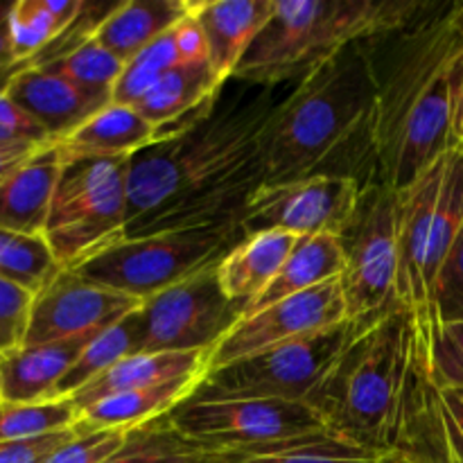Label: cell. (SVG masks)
<instances>
[{"instance_id":"1","label":"cell","mask_w":463,"mask_h":463,"mask_svg":"<svg viewBox=\"0 0 463 463\" xmlns=\"http://www.w3.org/2000/svg\"><path fill=\"white\" fill-rule=\"evenodd\" d=\"M461 9L432 0L414 23L366 41L378 81L380 167L396 193L461 145Z\"/></svg>"},{"instance_id":"2","label":"cell","mask_w":463,"mask_h":463,"mask_svg":"<svg viewBox=\"0 0 463 463\" xmlns=\"http://www.w3.org/2000/svg\"><path fill=\"white\" fill-rule=\"evenodd\" d=\"M265 184L335 176L362 190L384 184L378 81L366 41L351 43L294 84L260 136Z\"/></svg>"},{"instance_id":"3","label":"cell","mask_w":463,"mask_h":463,"mask_svg":"<svg viewBox=\"0 0 463 463\" xmlns=\"http://www.w3.org/2000/svg\"><path fill=\"white\" fill-rule=\"evenodd\" d=\"M297 81H251L231 77L220 86L213 107L202 120L170 138L154 140L129 156V224L167 199L226 175L256 156L267 122L292 93Z\"/></svg>"},{"instance_id":"4","label":"cell","mask_w":463,"mask_h":463,"mask_svg":"<svg viewBox=\"0 0 463 463\" xmlns=\"http://www.w3.org/2000/svg\"><path fill=\"white\" fill-rule=\"evenodd\" d=\"M411 319V312L393 307L362 321L307 398L328 434L375 457L387 452Z\"/></svg>"},{"instance_id":"5","label":"cell","mask_w":463,"mask_h":463,"mask_svg":"<svg viewBox=\"0 0 463 463\" xmlns=\"http://www.w3.org/2000/svg\"><path fill=\"white\" fill-rule=\"evenodd\" d=\"M432 0H276L233 77L292 81L351 43L414 23Z\"/></svg>"},{"instance_id":"6","label":"cell","mask_w":463,"mask_h":463,"mask_svg":"<svg viewBox=\"0 0 463 463\" xmlns=\"http://www.w3.org/2000/svg\"><path fill=\"white\" fill-rule=\"evenodd\" d=\"M240 240L238 226L134 235L99 249L71 269L102 288L147 301L197 271L220 265Z\"/></svg>"},{"instance_id":"7","label":"cell","mask_w":463,"mask_h":463,"mask_svg":"<svg viewBox=\"0 0 463 463\" xmlns=\"http://www.w3.org/2000/svg\"><path fill=\"white\" fill-rule=\"evenodd\" d=\"M129 158H63L43 238L61 267L80 265L127 235Z\"/></svg>"},{"instance_id":"8","label":"cell","mask_w":463,"mask_h":463,"mask_svg":"<svg viewBox=\"0 0 463 463\" xmlns=\"http://www.w3.org/2000/svg\"><path fill=\"white\" fill-rule=\"evenodd\" d=\"M357 328L360 324L355 321H344L310 337L294 339L258 355L206 371L193 396L307 402Z\"/></svg>"},{"instance_id":"9","label":"cell","mask_w":463,"mask_h":463,"mask_svg":"<svg viewBox=\"0 0 463 463\" xmlns=\"http://www.w3.org/2000/svg\"><path fill=\"white\" fill-rule=\"evenodd\" d=\"M398 224L401 194L392 185L375 184L362 190L351 222L337 235L346 256L339 280L348 321L362 324L396 307Z\"/></svg>"},{"instance_id":"10","label":"cell","mask_w":463,"mask_h":463,"mask_svg":"<svg viewBox=\"0 0 463 463\" xmlns=\"http://www.w3.org/2000/svg\"><path fill=\"white\" fill-rule=\"evenodd\" d=\"M170 423L213 450H253L328 432L307 402L267 398L190 396L172 411Z\"/></svg>"},{"instance_id":"11","label":"cell","mask_w":463,"mask_h":463,"mask_svg":"<svg viewBox=\"0 0 463 463\" xmlns=\"http://www.w3.org/2000/svg\"><path fill=\"white\" fill-rule=\"evenodd\" d=\"M387 452L411 463H463V441L430 366L428 328L411 319ZM384 452V455H387Z\"/></svg>"},{"instance_id":"12","label":"cell","mask_w":463,"mask_h":463,"mask_svg":"<svg viewBox=\"0 0 463 463\" xmlns=\"http://www.w3.org/2000/svg\"><path fill=\"white\" fill-rule=\"evenodd\" d=\"M242 310L222 289L217 265L197 271L140 303L143 353H213Z\"/></svg>"},{"instance_id":"13","label":"cell","mask_w":463,"mask_h":463,"mask_svg":"<svg viewBox=\"0 0 463 463\" xmlns=\"http://www.w3.org/2000/svg\"><path fill=\"white\" fill-rule=\"evenodd\" d=\"M362 188L353 179H307L262 184L244 208L242 238L283 231L292 235H339L351 222Z\"/></svg>"},{"instance_id":"14","label":"cell","mask_w":463,"mask_h":463,"mask_svg":"<svg viewBox=\"0 0 463 463\" xmlns=\"http://www.w3.org/2000/svg\"><path fill=\"white\" fill-rule=\"evenodd\" d=\"M348 321L342 280H330L315 289L274 303L260 312L242 317L224 339L213 348L208 371L231 362L258 355L267 348L310 337Z\"/></svg>"},{"instance_id":"15","label":"cell","mask_w":463,"mask_h":463,"mask_svg":"<svg viewBox=\"0 0 463 463\" xmlns=\"http://www.w3.org/2000/svg\"><path fill=\"white\" fill-rule=\"evenodd\" d=\"M140 303L127 294L86 280L63 267L41 292L34 294L25 346L63 342L98 335L138 310Z\"/></svg>"},{"instance_id":"16","label":"cell","mask_w":463,"mask_h":463,"mask_svg":"<svg viewBox=\"0 0 463 463\" xmlns=\"http://www.w3.org/2000/svg\"><path fill=\"white\" fill-rule=\"evenodd\" d=\"M265 184L260 152L226 175L215 176L197 188L167 199L165 203L127 226L125 238L165 231L211 229V226H238L244 208L260 185Z\"/></svg>"},{"instance_id":"17","label":"cell","mask_w":463,"mask_h":463,"mask_svg":"<svg viewBox=\"0 0 463 463\" xmlns=\"http://www.w3.org/2000/svg\"><path fill=\"white\" fill-rule=\"evenodd\" d=\"M7 95L48 134L50 140L57 143L66 140L90 116L107 107V102L84 93L52 68L32 63L9 81Z\"/></svg>"},{"instance_id":"18","label":"cell","mask_w":463,"mask_h":463,"mask_svg":"<svg viewBox=\"0 0 463 463\" xmlns=\"http://www.w3.org/2000/svg\"><path fill=\"white\" fill-rule=\"evenodd\" d=\"M276 0H190V12L208 39V61L224 84L274 14Z\"/></svg>"},{"instance_id":"19","label":"cell","mask_w":463,"mask_h":463,"mask_svg":"<svg viewBox=\"0 0 463 463\" xmlns=\"http://www.w3.org/2000/svg\"><path fill=\"white\" fill-rule=\"evenodd\" d=\"M61 167V147L57 140H50L9 172L0 184V226L25 235H43Z\"/></svg>"},{"instance_id":"20","label":"cell","mask_w":463,"mask_h":463,"mask_svg":"<svg viewBox=\"0 0 463 463\" xmlns=\"http://www.w3.org/2000/svg\"><path fill=\"white\" fill-rule=\"evenodd\" d=\"M95 335L36 346H18L0 355V402L57 401V387Z\"/></svg>"},{"instance_id":"21","label":"cell","mask_w":463,"mask_h":463,"mask_svg":"<svg viewBox=\"0 0 463 463\" xmlns=\"http://www.w3.org/2000/svg\"><path fill=\"white\" fill-rule=\"evenodd\" d=\"M208 360H211V353L208 351L136 353V355L125 357L116 366L104 371L99 378L81 387L77 393H72L71 401L81 411L89 405H93V402L116 396V393L154 387V384L167 383V380L175 378H185V375H206Z\"/></svg>"},{"instance_id":"22","label":"cell","mask_w":463,"mask_h":463,"mask_svg":"<svg viewBox=\"0 0 463 463\" xmlns=\"http://www.w3.org/2000/svg\"><path fill=\"white\" fill-rule=\"evenodd\" d=\"M344 269H346V256L337 235H301L285 265L280 267L279 276L244 306L242 317L342 279Z\"/></svg>"},{"instance_id":"23","label":"cell","mask_w":463,"mask_h":463,"mask_svg":"<svg viewBox=\"0 0 463 463\" xmlns=\"http://www.w3.org/2000/svg\"><path fill=\"white\" fill-rule=\"evenodd\" d=\"M297 240L298 235L283 231H265L240 240L217 265V279L226 297L242 306L256 298L279 276Z\"/></svg>"},{"instance_id":"24","label":"cell","mask_w":463,"mask_h":463,"mask_svg":"<svg viewBox=\"0 0 463 463\" xmlns=\"http://www.w3.org/2000/svg\"><path fill=\"white\" fill-rule=\"evenodd\" d=\"M188 14L190 0H129L118 5L93 36L127 63L175 30Z\"/></svg>"},{"instance_id":"25","label":"cell","mask_w":463,"mask_h":463,"mask_svg":"<svg viewBox=\"0 0 463 463\" xmlns=\"http://www.w3.org/2000/svg\"><path fill=\"white\" fill-rule=\"evenodd\" d=\"M156 138V127L149 125L134 107L107 104L90 116L77 131L59 143L63 158L107 156L129 158Z\"/></svg>"},{"instance_id":"26","label":"cell","mask_w":463,"mask_h":463,"mask_svg":"<svg viewBox=\"0 0 463 463\" xmlns=\"http://www.w3.org/2000/svg\"><path fill=\"white\" fill-rule=\"evenodd\" d=\"M202 378L203 375H185V378L167 380V383L154 384V387L102 398L81 410L80 420L90 428H140V425L163 419V416H170L181 402L193 396Z\"/></svg>"},{"instance_id":"27","label":"cell","mask_w":463,"mask_h":463,"mask_svg":"<svg viewBox=\"0 0 463 463\" xmlns=\"http://www.w3.org/2000/svg\"><path fill=\"white\" fill-rule=\"evenodd\" d=\"M104 463H235V452L190 441L163 416L129 430L125 446Z\"/></svg>"},{"instance_id":"28","label":"cell","mask_w":463,"mask_h":463,"mask_svg":"<svg viewBox=\"0 0 463 463\" xmlns=\"http://www.w3.org/2000/svg\"><path fill=\"white\" fill-rule=\"evenodd\" d=\"M81 0H14L9 36L18 63L32 61L48 50L84 12Z\"/></svg>"},{"instance_id":"29","label":"cell","mask_w":463,"mask_h":463,"mask_svg":"<svg viewBox=\"0 0 463 463\" xmlns=\"http://www.w3.org/2000/svg\"><path fill=\"white\" fill-rule=\"evenodd\" d=\"M220 86L222 81L215 77L211 63H203V66H181L179 63L167 71L134 109L149 125L161 129L213 98Z\"/></svg>"},{"instance_id":"30","label":"cell","mask_w":463,"mask_h":463,"mask_svg":"<svg viewBox=\"0 0 463 463\" xmlns=\"http://www.w3.org/2000/svg\"><path fill=\"white\" fill-rule=\"evenodd\" d=\"M136 353H143L140 307L131 312V315L122 317L120 321L109 326L107 330L98 333L89 344H86V348L81 351V355L77 357L72 369L68 371L66 378L59 383L57 401L59 398H71L72 393L80 392L81 387H86V384L93 383L95 378H99L104 371L116 366L118 362L125 360V357L136 355Z\"/></svg>"},{"instance_id":"31","label":"cell","mask_w":463,"mask_h":463,"mask_svg":"<svg viewBox=\"0 0 463 463\" xmlns=\"http://www.w3.org/2000/svg\"><path fill=\"white\" fill-rule=\"evenodd\" d=\"M39 66L52 68L54 72L80 86L84 93L109 104L113 99V89H116V81L120 80L125 61L109 48H104L95 36H89L80 45L68 50L66 54L48 63H39Z\"/></svg>"},{"instance_id":"32","label":"cell","mask_w":463,"mask_h":463,"mask_svg":"<svg viewBox=\"0 0 463 463\" xmlns=\"http://www.w3.org/2000/svg\"><path fill=\"white\" fill-rule=\"evenodd\" d=\"M43 235H25L0 226V276L32 294L41 292L61 271Z\"/></svg>"},{"instance_id":"33","label":"cell","mask_w":463,"mask_h":463,"mask_svg":"<svg viewBox=\"0 0 463 463\" xmlns=\"http://www.w3.org/2000/svg\"><path fill=\"white\" fill-rule=\"evenodd\" d=\"M235 463H375L378 457L360 450L355 446L339 441L333 434L294 439V441L274 443V446L253 448V450H233Z\"/></svg>"},{"instance_id":"34","label":"cell","mask_w":463,"mask_h":463,"mask_svg":"<svg viewBox=\"0 0 463 463\" xmlns=\"http://www.w3.org/2000/svg\"><path fill=\"white\" fill-rule=\"evenodd\" d=\"M77 423L80 410L71 398L45 402H0V443L63 432Z\"/></svg>"},{"instance_id":"35","label":"cell","mask_w":463,"mask_h":463,"mask_svg":"<svg viewBox=\"0 0 463 463\" xmlns=\"http://www.w3.org/2000/svg\"><path fill=\"white\" fill-rule=\"evenodd\" d=\"M175 66H179L175 34L167 32L125 63L120 80L116 81V89H113L111 102L136 107L154 89V84Z\"/></svg>"},{"instance_id":"36","label":"cell","mask_w":463,"mask_h":463,"mask_svg":"<svg viewBox=\"0 0 463 463\" xmlns=\"http://www.w3.org/2000/svg\"><path fill=\"white\" fill-rule=\"evenodd\" d=\"M428 348L439 389H463V321L430 326Z\"/></svg>"},{"instance_id":"37","label":"cell","mask_w":463,"mask_h":463,"mask_svg":"<svg viewBox=\"0 0 463 463\" xmlns=\"http://www.w3.org/2000/svg\"><path fill=\"white\" fill-rule=\"evenodd\" d=\"M127 434L129 430L90 428L80 420L75 437L63 443L45 463H104L125 446Z\"/></svg>"},{"instance_id":"38","label":"cell","mask_w":463,"mask_h":463,"mask_svg":"<svg viewBox=\"0 0 463 463\" xmlns=\"http://www.w3.org/2000/svg\"><path fill=\"white\" fill-rule=\"evenodd\" d=\"M34 294L0 276V355L23 346Z\"/></svg>"},{"instance_id":"39","label":"cell","mask_w":463,"mask_h":463,"mask_svg":"<svg viewBox=\"0 0 463 463\" xmlns=\"http://www.w3.org/2000/svg\"><path fill=\"white\" fill-rule=\"evenodd\" d=\"M434 312L439 324L463 321V226L437 276Z\"/></svg>"},{"instance_id":"40","label":"cell","mask_w":463,"mask_h":463,"mask_svg":"<svg viewBox=\"0 0 463 463\" xmlns=\"http://www.w3.org/2000/svg\"><path fill=\"white\" fill-rule=\"evenodd\" d=\"M75 432L77 425L63 430V432L25 439V441H3L0 443V463H45L63 443L75 437Z\"/></svg>"},{"instance_id":"41","label":"cell","mask_w":463,"mask_h":463,"mask_svg":"<svg viewBox=\"0 0 463 463\" xmlns=\"http://www.w3.org/2000/svg\"><path fill=\"white\" fill-rule=\"evenodd\" d=\"M172 34H175L176 57H179L181 66H203V63H211L208 61L211 52H208L206 32L199 25L197 18L193 16V12L172 30Z\"/></svg>"},{"instance_id":"42","label":"cell","mask_w":463,"mask_h":463,"mask_svg":"<svg viewBox=\"0 0 463 463\" xmlns=\"http://www.w3.org/2000/svg\"><path fill=\"white\" fill-rule=\"evenodd\" d=\"M9 84H0V129L23 140H50L48 134L7 95Z\"/></svg>"},{"instance_id":"43","label":"cell","mask_w":463,"mask_h":463,"mask_svg":"<svg viewBox=\"0 0 463 463\" xmlns=\"http://www.w3.org/2000/svg\"><path fill=\"white\" fill-rule=\"evenodd\" d=\"M9 12H12V3L0 0V84H9L27 66V61L18 63L14 57L12 36H9Z\"/></svg>"},{"instance_id":"44","label":"cell","mask_w":463,"mask_h":463,"mask_svg":"<svg viewBox=\"0 0 463 463\" xmlns=\"http://www.w3.org/2000/svg\"><path fill=\"white\" fill-rule=\"evenodd\" d=\"M48 143L50 140H14V143L0 145V184L7 179L9 172L16 170L21 163H25L27 158L34 156V154Z\"/></svg>"},{"instance_id":"45","label":"cell","mask_w":463,"mask_h":463,"mask_svg":"<svg viewBox=\"0 0 463 463\" xmlns=\"http://www.w3.org/2000/svg\"><path fill=\"white\" fill-rule=\"evenodd\" d=\"M443 401H446L448 411H450L452 420H455L463 441V389H446V392H443Z\"/></svg>"},{"instance_id":"46","label":"cell","mask_w":463,"mask_h":463,"mask_svg":"<svg viewBox=\"0 0 463 463\" xmlns=\"http://www.w3.org/2000/svg\"><path fill=\"white\" fill-rule=\"evenodd\" d=\"M375 463H411V461H407L405 457L401 455H393V452H387V455H380Z\"/></svg>"},{"instance_id":"47","label":"cell","mask_w":463,"mask_h":463,"mask_svg":"<svg viewBox=\"0 0 463 463\" xmlns=\"http://www.w3.org/2000/svg\"><path fill=\"white\" fill-rule=\"evenodd\" d=\"M457 136H459V143H463V95H461V107H459V120H457Z\"/></svg>"},{"instance_id":"48","label":"cell","mask_w":463,"mask_h":463,"mask_svg":"<svg viewBox=\"0 0 463 463\" xmlns=\"http://www.w3.org/2000/svg\"><path fill=\"white\" fill-rule=\"evenodd\" d=\"M14 140H23V138H16V136L9 134V131L0 129V145H3V143H14Z\"/></svg>"},{"instance_id":"49","label":"cell","mask_w":463,"mask_h":463,"mask_svg":"<svg viewBox=\"0 0 463 463\" xmlns=\"http://www.w3.org/2000/svg\"><path fill=\"white\" fill-rule=\"evenodd\" d=\"M459 23H461V34H463V9H461V18H459Z\"/></svg>"}]
</instances>
